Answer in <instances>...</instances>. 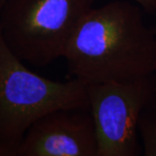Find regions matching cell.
Here are the masks:
<instances>
[{"label": "cell", "instance_id": "cell-9", "mask_svg": "<svg viewBox=\"0 0 156 156\" xmlns=\"http://www.w3.org/2000/svg\"><path fill=\"white\" fill-rule=\"evenodd\" d=\"M153 28V30L154 31V33L156 34V26H154V27H152Z\"/></svg>", "mask_w": 156, "mask_h": 156}, {"label": "cell", "instance_id": "cell-5", "mask_svg": "<svg viewBox=\"0 0 156 156\" xmlns=\"http://www.w3.org/2000/svg\"><path fill=\"white\" fill-rule=\"evenodd\" d=\"M98 139L90 108L50 112L30 126L15 156H98Z\"/></svg>", "mask_w": 156, "mask_h": 156}, {"label": "cell", "instance_id": "cell-6", "mask_svg": "<svg viewBox=\"0 0 156 156\" xmlns=\"http://www.w3.org/2000/svg\"><path fill=\"white\" fill-rule=\"evenodd\" d=\"M138 131L143 143V154L156 156V102L142 111L139 119Z\"/></svg>", "mask_w": 156, "mask_h": 156}, {"label": "cell", "instance_id": "cell-4", "mask_svg": "<svg viewBox=\"0 0 156 156\" xmlns=\"http://www.w3.org/2000/svg\"><path fill=\"white\" fill-rule=\"evenodd\" d=\"M87 90L98 156L140 154L138 123L142 111L156 102V73L127 83L89 84Z\"/></svg>", "mask_w": 156, "mask_h": 156}, {"label": "cell", "instance_id": "cell-2", "mask_svg": "<svg viewBox=\"0 0 156 156\" xmlns=\"http://www.w3.org/2000/svg\"><path fill=\"white\" fill-rule=\"evenodd\" d=\"M89 107L87 84L56 82L25 67L6 45L0 29V156H15L28 129L58 108Z\"/></svg>", "mask_w": 156, "mask_h": 156}, {"label": "cell", "instance_id": "cell-1", "mask_svg": "<svg viewBox=\"0 0 156 156\" xmlns=\"http://www.w3.org/2000/svg\"><path fill=\"white\" fill-rule=\"evenodd\" d=\"M129 0L92 8L68 44V72L85 84L127 83L156 73V34Z\"/></svg>", "mask_w": 156, "mask_h": 156}, {"label": "cell", "instance_id": "cell-3", "mask_svg": "<svg viewBox=\"0 0 156 156\" xmlns=\"http://www.w3.org/2000/svg\"><path fill=\"white\" fill-rule=\"evenodd\" d=\"M95 0H6L0 29L6 45L23 62L44 67L63 57Z\"/></svg>", "mask_w": 156, "mask_h": 156}, {"label": "cell", "instance_id": "cell-8", "mask_svg": "<svg viewBox=\"0 0 156 156\" xmlns=\"http://www.w3.org/2000/svg\"><path fill=\"white\" fill-rule=\"evenodd\" d=\"M5 1L6 0H0V12H1V10H2L3 6H4V5H5Z\"/></svg>", "mask_w": 156, "mask_h": 156}, {"label": "cell", "instance_id": "cell-7", "mask_svg": "<svg viewBox=\"0 0 156 156\" xmlns=\"http://www.w3.org/2000/svg\"><path fill=\"white\" fill-rule=\"evenodd\" d=\"M134 2L146 12L154 13L156 11V0H129Z\"/></svg>", "mask_w": 156, "mask_h": 156}]
</instances>
